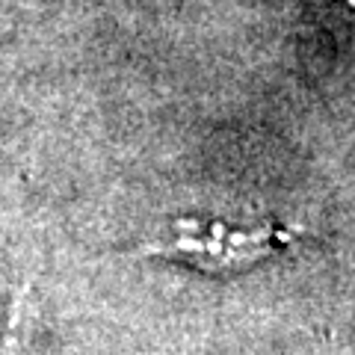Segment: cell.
<instances>
[{"mask_svg": "<svg viewBox=\"0 0 355 355\" xmlns=\"http://www.w3.org/2000/svg\"><path fill=\"white\" fill-rule=\"evenodd\" d=\"M293 234L299 231L272 225V222L258 228H237L228 222L175 219L169 234L139 246L137 254L181 261L205 272H237L282 252Z\"/></svg>", "mask_w": 355, "mask_h": 355, "instance_id": "1", "label": "cell"}]
</instances>
